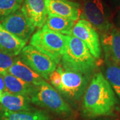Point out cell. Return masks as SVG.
Masks as SVG:
<instances>
[{"label":"cell","instance_id":"obj_24","mask_svg":"<svg viewBox=\"0 0 120 120\" xmlns=\"http://www.w3.org/2000/svg\"><path fill=\"white\" fill-rule=\"evenodd\" d=\"M66 1H75V0H66Z\"/></svg>","mask_w":120,"mask_h":120},{"label":"cell","instance_id":"obj_11","mask_svg":"<svg viewBox=\"0 0 120 120\" xmlns=\"http://www.w3.org/2000/svg\"><path fill=\"white\" fill-rule=\"evenodd\" d=\"M20 10L35 28L41 29L45 25L47 17L45 0H24Z\"/></svg>","mask_w":120,"mask_h":120},{"label":"cell","instance_id":"obj_10","mask_svg":"<svg viewBox=\"0 0 120 120\" xmlns=\"http://www.w3.org/2000/svg\"><path fill=\"white\" fill-rule=\"evenodd\" d=\"M47 14L77 21L82 14L79 4L73 1L45 0Z\"/></svg>","mask_w":120,"mask_h":120},{"label":"cell","instance_id":"obj_21","mask_svg":"<svg viewBox=\"0 0 120 120\" xmlns=\"http://www.w3.org/2000/svg\"><path fill=\"white\" fill-rule=\"evenodd\" d=\"M16 57L0 51V73L8 72L9 69L13 64Z\"/></svg>","mask_w":120,"mask_h":120},{"label":"cell","instance_id":"obj_19","mask_svg":"<svg viewBox=\"0 0 120 120\" xmlns=\"http://www.w3.org/2000/svg\"><path fill=\"white\" fill-rule=\"evenodd\" d=\"M105 61L106 65L105 78L120 98V66L109 60L105 59Z\"/></svg>","mask_w":120,"mask_h":120},{"label":"cell","instance_id":"obj_2","mask_svg":"<svg viewBox=\"0 0 120 120\" xmlns=\"http://www.w3.org/2000/svg\"><path fill=\"white\" fill-rule=\"evenodd\" d=\"M61 65L68 70L91 77L98 66V61L86 44L73 35H68L66 50L62 56Z\"/></svg>","mask_w":120,"mask_h":120},{"label":"cell","instance_id":"obj_20","mask_svg":"<svg viewBox=\"0 0 120 120\" xmlns=\"http://www.w3.org/2000/svg\"><path fill=\"white\" fill-rule=\"evenodd\" d=\"M24 0H0V19L19 10Z\"/></svg>","mask_w":120,"mask_h":120},{"label":"cell","instance_id":"obj_13","mask_svg":"<svg viewBox=\"0 0 120 120\" xmlns=\"http://www.w3.org/2000/svg\"><path fill=\"white\" fill-rule=\"evenodd\" d=\"M8 73L31 86H39L45 80L39 74L25 64L19 57H16Z\"/></svg>","mask_w":120,"mask_h":120},{"label":"cell","instance_id":"obj_22","mask_svg":"<svg viewBox=\"0 0 120 120\" xmlns=\"http://www.w3.org/2000/svg\"><path fill=\"white\" fill-rule=\"evenodd\" d=\"M0 91L2 92V93L6 91L4 76H3V75L1 74V73H0Z\"/></svg>","mask_w":120,"mask_h":120},{"label":"cell","instance_id":"obj_9","mask_svg":"<svg viewBox=\"0 0 120 120\" xmlns=\"http://www.w3.org/2000/svg\"><path fill=\"white\" fill-rule=\"evenodd\" d=\"M0 24L5 30L26 43L29 41L35 29L21 10L0 19Z\"/></svg>","mask_w":120,"mask_h":120},{"label":"cell","instance_id":"obj_12","mask_svg":"<svg viewBox=\"0 0 120 120\" xmlns=\"http://www.w3.org/2000/svg\"><path fill=\"white\" fill-rule=\"evenodd\" d=\"M101 43L105 53V59L120 66V30L113 27L103 34Z\"/></svg>","mask_w":120,"mask_h":120},{"label":"cell","instance_id":"obj_5","mask_svg":"<svg viewBox=\"0 0 120 120\" xmlns=\"http://www.w3.org/2000/svg\"><path fill=\"white\" fill-rule=\"evenodd\" d=\"M58 68L61 75V82L57 91L63 98L71 102L79 101L84 95L91 77L65 69L61 65Z\"/></svg>","mask_w":120,"mask_h":120},{"label":"cell","instance_id":"obj_14","mask_svg":"<svg viewBox=\"0 0 120 120\" xmlns=\"http://www.w3.org/2000/svg\"><path fill=\"white\" fill-rule=\"evenodd\" d=\"M31 98L25 95L13 94L4 92L1 99V109L11 112H19L31 109Z\"/></svg>","mask_w":120,"mask_h":120},{"label":"cell","instance_id":"obj_18","mask_svg":"<svg viewBox=\"0 0 120 120\" xmlns=\"http://www.w3.org/2000/svg\"><path fill=\"white\" fill-rule=\"evenodd\" d=\"M75 22L64 17L49 15L43 26L52 31L65 35H71Z\"/></svg>","mask_w":120,"mask_h":120},{"label":"cell","instance_id":"obj_15","mask_svg":"<svg viewBox=\"0 0 120 120\" xmlns=\"http://www.w3.org/2000/svg\"><path fill=\"white\" fill-rule=\"evenodd\" d=\"M26 42L20 40L5 30L0 24V51L9 56H18L26 46Z\"/></svg>","mask_w":120,"mask_h":120},{"label":"cell","instance_id":"obj_23","mask_svg":"<svg viewBox=\"0 0 120 120\" xmlns=\"http://www.w3.org/2000/svg\"><path fill=\"white\" fill-rule=\"evenodd\" d=\"M2 95H3V93L0 91V102H1V98H2Z\"/></svg>","mask_w":120,"mask_h":120},{"label":"cell","instance_id":"obj_1","mask_svg":"<svg viewBox=\"0 0 120 120\" xmlns=\"http://www.w3.org/2000/svg\"><path fill=\"white\" fill-rule=\"evenodd\" d=\"M117 103L114 91L101 72L92 76L83 96L82 110L89 117L112 115Z\"/></svg>","mask_w":120,"mask_h":120},{"label":"cell","instance_id":"obj_16","mask_svg":"<svg viewBox=\"0 0 120 120\" xmlns=\"http://www.w3.org/2000/svg\"><path fill=\"white\" fill-rule=\"evenodd\" d=\"M4 79L6 92L13 94L25 95L31 97L36 87L31 86L14 75L6 72L2 74Z\"/></svg>","mask_w":120,"mask_h":120},{"label":"cell","instance_id":"obj_3","mask_svg":"<svg viewBox=\"0 0 120 120\" xmlns=\"http://www.w3.org/2000/svg\"><path fill=\"white\" fill-rule=\"evenodd\" d=\"M68 35L52 31L42 27L30 38V45L51 58L56 64L61 62L66 50Z\"/></svg>","mask_w":120,"mask_h":120},{"label":"cell","instance_id":"obj_8","mask_svg":"<svg viewBox=\"0 0 120 120\" xmlns=\"http://www.w3.org/2000/svg\"><path fill=\"white\" fill-rule=\"evenodd\" d=\"M71 35L85 43L96 60L101 59V49L99 34L95 28L88 21L85 19L77 20L72 29Z\"/></svg>","mask_w":120,"mask_h":120},{"label":"cell","instance_id":"obj_4","mask_svg":"<svg viewBox=\"0 0 120 120\" xmlns=\"http://www.w3.org/2000/svg\"><path fill=\"white\" fill-rule=\"evenodd\" d=\"M31 101L40 107L61 116H68L72 113V109L69 104L57 90L45 81L36 87L31 95Z\"/></svg>","mask_w":120,"mask_h":120},{"label":"cell","instance_id":"obj_6","mask_svg":"<svg viewBox=\"0 0 120 120\" xmlns=\"http://www.w3.org/2000/svg\"><path fill=\"white\" fill-rule=\"evenodd\" d=\"M19 58L44 79H49L50 74L57 68V64L51 58L31 45H26L22 49Z\"/></svg>","mask_w":120,"mask_h":120},{"label":"cell","instance_id":"obj_7","mask_svg":"<svg viewBox=\"0 0 120 120\" xmlns=\"http://www.w3.org/2000/svg\"><path fill=\"white\" fill-rule=\"evenodd\" d=\"M83 2V18L90 22L95 30L103 34L113 27L101 0H85Z\"/></svg>","mask_w":120,"mask_h":120},{"label":"cell","instance_id":"obj_25","mask_svg":"<svg viewBox=\"0 0 120 120\" xmlns=\"http://www.w3.org/2000/svg\"><path fill=\"white\" fill-rule=\"evenodd\" d=\"M82 1H85V0H82Z\"/></svg>","mask_w":120,"mask_h":120},{"label":"cell","instance_id":"obj_17","mask_svg":"<svg viewBox=\"0 0 120 120\" xmlns=\"http://www.w3.org/2000/svg\"><path fill=\"white\" fill-rule=\"evenodd\" d=\"M0 120H50L47 113L38 109L11 112L4 110L0 111Z\"/></svg>","mask_w":120,"mask_h":120}]
</instances>
